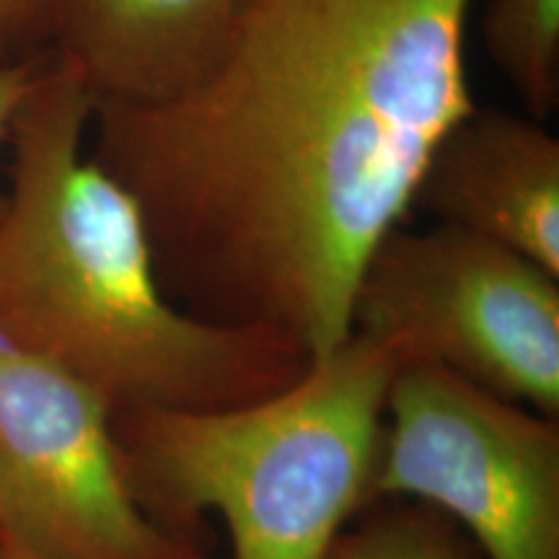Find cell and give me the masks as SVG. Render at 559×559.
<instances>
[{"mask_svg": "<svg viewBox=\"0 0 559 559\" xmlns=\"http://www.w3.org/2000/svg\"><path fill=\"white\" fill-rule=\"evenodd\" d=\"M353 332L402 366L443 368L559 419V277L469 230L391 228L362 267Z\"/></svg>", "mask_w": 559, "mask_h": 559, "instance_id": "4", "label": "cell"}, {"mask_svg": "<svg viewBox=\"0 0 559 559\" xmlns=\"http://www.w3.org/2000/svg\"><path fill=\"white\" fill-rule=\"evenodd\" d=\"M412 207L559 277V140L542 120L474 107L432 151Z\"/></svg>", "mask_w": 559, "mask_h": 559, "instance_id": "7", "label": "cell"}, {"mask_svg": "<svg viewBox=\"0 0 559 559\" xmlns=\"http://www.w3.org/2000/svg\"><path fill=\"white\" fill-rule=\"evenodd\" d=\"M326 559H485L456 521L417 500H376L347 523Z\"/></svg>", "mask_w": 559, "mask_h": 559, "instance_id": "10", "label": "cell"}, {"mask_svg": "<svg viewBox=\"0 0 559 559\" xmlns=\"http://www.w3.org/2000/svg\"><path fill=\"white\" fill-rule=\"evenodd\" d=\"M485 45L528 117L547 120L559 102V0H489Z\"/></svg>", "mask_w": 559, "mask_h": 559, "instance_id": "9", "label": "cell"}, {"mask_svg": "<svg viewBox=\"0 0 559 559\" xmlns=\"http://www.w3.org/2000/svg\"><path fill=\"white\" fill-rule=\"evenodd\" d=\"M0 559H41V557H37L29 549H24L21 544L13 542L11 536H5L3 531H0Z\"/></svg>", "mask_w": 559, "mask_h": 559, "instance_id": "13", "label": "cell"}, {"mask_svg": "<svg viewBox=\"0 0 559 559\" xmlns=\"http://www.w3.org/2000/svg\"><path fill=\"white\" fill-rule=\"evenodd\" d=\"M400 358L362 332L313 358L296 383L213 412L122 409L111 432L140 508L205 544L207 513L230 559H326L373 502Z\"/></svg>", "mask_w": 559, "mask_h": 559, "instance_id": "3", "label": "cell"}, {"mask_svg": "<svg viewBox=\"0 0 559 559\" xmlns=\"http://www.w3.org/2000/svg\"><path fill=\"white\" fill-rule=\"evenodd\" d=\"M94 96L50 50L13 117L0 215V340L122 409L213 412L288 389L313 358L205 321L160 288L138 202L86 153Z\"/></svg>", "mask_w": 559, "mask_h": 559, "instance_id": "2", "label": "cell"}, {"mask_svg": "<svg viewBox=\"0 0 559 559\" xmlns=\"http://www.w3.org/2000/svg\"><path fill=\"white\" fill-rule=\"evenodd\" d=\"M249 0H52L50 50L96 104L153 102L221 50Z\"/></svg>", "mask_w": 559, "mask_h": 559, "instance_id": "8", "label": "cell"}, {"mask_svg": "<svg viewBox=\"0 0 559 559\" xmlns=\"http://www.w3.org/2000/svg\"><path fill=\"white\" fill-rule=\"evenodd\" d=\"M0 531L41 559H215L140 508L109 404L3 340Z\"/></svg>", "mask_w": 559, "mask_h": 559, "instance_id": "6", "label": "cell"}, {"mask_svg": "<svg viewBox=\"0 0 559 559\" xmlns=\"http://www.w3.org/2000/svg\"><path fill=\"white\" fill-rule=\"evenodd\" d=\"M472 0H249L153 102L96 104L91 158L138 202L179 309L296 342L353 332L362 267L474 109Z\"/></svg>", "mask_w": 559, "mask_h": 559, "instance_id": "1", "label": "cell"}, {"mask_svg": "<svg viewBox=\"0 0 559 559\" xmlns=\"http://www.w3.org/2000/svg\"><path fill=\"white\" fill-rule=\"evenodd\" d=\"M52 0H0V66L29 58L34 39H47Z\"/></svg>", "mask_w": 559, "mask_h": 559, "instance_id": "11", "label": "cell"}, {"mask_svg": "<svg viewBox=\"0 0 559 559\" xmlns=\"http://www.w3.org/2000/svg\"><path fill=\"white\" fill-rule=\"evenodd\" d=\"M47 55H50V50H41L37 55H29V58L24 60L0 66V145L9 140L13 117H16L21 102L26 99V94H29L34 81H37ZM3 207H5V192H0V215H3Z\"/></svg>", "mask_w": 559, "mask_h": 559, "instance_id": "12", "label": "cell"}, {"mask_svg": "<svg viewBox=\"0 0 559 559\" xmlns=\"http://www.w3.org/2000/svg\"><path fill=\"white\" fill-rule=\"evenodd\" d=\"M386 498L445 513L485 559H559V419L402 366L373 481V502Z\"/></svg>", "mask_w": 559, "mask_h": 559, "instance_id": "5", "label": "cell"}]
</instances>
